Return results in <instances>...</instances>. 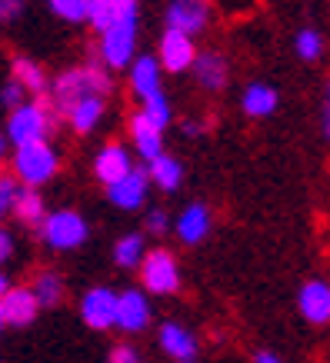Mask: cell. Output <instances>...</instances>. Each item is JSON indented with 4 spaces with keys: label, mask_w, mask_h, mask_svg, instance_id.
Segmentation results:
<instances>
[{
    "label": "cell",
    "mask_w": 330,
    "mask_h": 363,
    "mask_svg": "<svg viewBox=\"0 0 330 363\" xmlns=\"http://www.w3.org/2000/svg\"><path fill=\"white\" fill-rule=\"evenodd\" d=\"M137 44V0H114V21L100 33V60L107 70H123Z\"/></svg>",
    "instance_id": "1"
},
{
    "label": "cell",
    "mask_w": 330,
    "mask_h": 363,
    "mask_svg": "<svg viewBox=\"0 0 330 363\" xmlns=\"http://www.w3.org/2000/svg\"><path fill=\"white\" fill-rule=\"evenodd\" d=\"M114 90V80L104 67L87 64V67H74V70H64L60 77L54 80V100L60 111H67L70 104L87 97H107Z\"/></svg>",
    "instance_id": "2"
},
{
    "label": "cell",
    "mask_w": 330,
    "mask_h": 363,
    "mask_svg": "<svg viewBox=\"0 0 330 363\" xmlns=\"http://www.w3.org/2000/svg\"><path fill=\"white\" fill-rule=\"evenodd\" d=\"M57 167H60V157L50 143H27V147H17L13 150V177L21 180V187H44L47 180H54Z\"/></svg>",
    "instance_id": "3"
},
{
    "label": "cell",
    "mask_w": 330,
    "mask_h": 363,
    "mask_svg": "<svg viewBox=\"0 0 330 363\" xmlns=\"http://www.w3.org/2000/svg\"><path fill=\"white\" fill-rule=\"evenodd\" d=\"M50 111L40 100H23L21 107H13L7 117V140L13 147H27V143H44L50 137Z\"/></svg>",
    "instance_id": "4"
},
{
    "label": "cell",
    "mask_w": 330,
    "mask_h": 363,
    "mask_svg": "<svg viewBox=\"0 0 330 363\" xmlns=\"http://www.w3.org/2000/svg\"><path fill=\"white\" fill-rule=\"evenodd\" d=\"M40 233H44V243L50 250H77L80 243L87 240L90 230L77 210H54V213L44 217Z\"/></svg>",
    "instance_id": "5"
},
{
    "label": "cell",
    "mask_w": 330,
    "mask_h": 363,
    "mask_svg": "<svg viewBox=\"0 0 330 363\" xmlns=\"http://www.w3.org/2000/svg\"><path fill=\"white\" fill-rule=\"evenodd\" d=\"M141 284L147 294L167 297L180 286V267L170 250H147L141 260Z\"/></svg>",
    "instance_id": "6"
},
{
    "label": "cell",
    "mask_w": 330,
    "mask_h": 363,
    "mask_svg": "<svg viewBox=\"0 0 330 363\" xmlns=\"http://www.w3.org/2000/svg\"><path fill=\"white\" fill-rule=\"evenodd\" d=\"M80 320L90 330H110L117 323V294L110 286H90L80 297Z\"/></svg>",
    "instance_id": "7"
},
{
    "label": "cell",
    "mask_w": 330,
    "mask_h": 363,
    "mask_svg": "<svg viewBox=\"0 0 330 363\" xmlns=\"http://www.w3.org/2000/svg\"><path fill=\"white\" fill-rule=\"evenodd\" d=\"M210 21V0H170L167 4V30H180L194 37Z\"/></svg>",
    "instance_id": "8"
},
{
    "label": "cell",
    "mask_w": 330,
    "mask_h": 363,
    "mask_svg": "<svg viewBox=\"0 0 330 363\" xmlns=\"http://www.w3.org/2000/svg\"><path fill=\"white\" fill-rule=\"evenodd\" d=\"M194 60H197L194 37H187L180 30H164V37H160V60L157 64L164 70H170V74H184V70L194 67Z\"/></svg>",
    "instance_id": "9"
},
{
    "label": "cell",
    "mask_w": 330,
    "mask_h": 363,
    "mask_svg": "<svg viewBox=\"0 0 330 363\" xmlns=\"http://www.w3.org/2000/svg\"><path fill=\"white\" fill-rule=\"evenodd\" d=\"M123 333H141L150 327V303H147V294L143 290H123L117 294V323Z\"/></svg>",
    "instance_id": "10"
},
{
    "label": "cell",
    "mask_w": 330,
    "mask_h": 363,
    "mask_svg": "<svg viewBox=\"0 0 330 363\" xmlns=\"http://www.w3.org/2000/svg\"><path fill=\"white\" fill-rule=\"evenodd\" d=\"M37 310L40 303L33 300L31 286H7V294L0 297V317H4V327H27L37 320Z\"/></svg>",
    "instance_id": "11"
},
{
    "label": "cell",
    "mask_w": 330,
    "mask_h": 363,
    "mask_svg": "<svg viewBox=\"0 0 330 363\" xmlns=\"http://www.w3.org/2000/svg\"><path fill=\"white\" fill-rule=\"evenodd\" d=\"M147 190H150L147 170H137V167H133L127 177H121L117 184H110L107 197L114 207H121V210H141L143 203H147Z\"/></svg>",
    "instance_id": "12"
},
{
    "label": "cell",
    "mask_w": 330,
    "mask_h": 363,
    "mask_svg": "<svg viewBox=\"0 0 330 363\" xmlns=\"http://www.w3.org/2000/svg\"><path fill=\"white\" fill-rule=\"evenodd\" d=\"M133 170V160H131V150L123 143H107L100 147V154L94 157V177H97L104 187L117 184L121 177H127Z\"/></svg>",
    "instance_id": "13"
},
{
    "label": "cell",
    "mask_w": 330,
    "mask_h": 363,
    "mask_svg": "<svg viewBox=\"0 0 330 363\" xmlns=\"http://www.w3.org/2000/svg\"><path fill=\"white\" fill-rule=\"evenodd\" d=\"M297 307L307 323H330V284L327 280H307L297 294Z\"/></svg>",
    "instance_id": "14"
},
{
    "label": "cell",
    "mask_w": 330,
    "mask_h": 363,
    "mask_svg": "<svg viewBox=\"0 0 330 363\" xmlns=\"http://www.w3.org/2000/svg\"><path fill=\"white\" fill-rule=\"evenodd\" d=\"M131 143H133V150L150 164L154 157L164 154V130H160L157 123H150L141 111H137L131 117Z\"/></svg>",
    "instance_id": "15"
},
{
    "label": "cell",
    "mask_w": 330,
    "mask_h": 363,
    "mask_svg": "<svg viewBox=\"0 0 330 363\" xmlns=\"http://www.w3.org/2000/svg\"><path fill=\"white\" fill-rule=\"evenodd\" d=\"M160 64L157 57H137L131 60V94L137 100H150L154 94H160Z\"/></svg>",
    "instance_id": "16"
},
{
    "label": "cell",
    "mask_w": 330,
    "mask_h": 363,
    "mask_svg": "<svg viewBox=\"0 0 330 363\" xmlns=\"http://www.w3.org/2000/svg\"><path fill=\"white\" fill-rule=\"evenodd\" d=\"M194 77H197V84L204 90H210V94H217V90L227 87V77H231V70H227V60H224V54H217V50H207V54H197V60H194Z\"/></svg>",
    "instance_id": "17"
},
{
    "label": "cell",
    "mask_w": 330,
    "mask_h": 363,
    "mask_svg": "<svg viewBox=\"0 0 330 363\" xmlns=\"http://www.w3.org/2000/svg\"><path fill=\"white\" fill-rule=\"evenodd\" d=\"M210 227H214V217H210V210L204 207V203H190V207H184V213L177 217V237H180V243H187V247H194V243H200L204 237L210 233Z\"/></svg>",
    "instance_id": "18"
},
{
    "label": "cell",
    "mask_w": 330,
    "mask_h": 363,
    "mask_svg": "<svg viewBox=\"0 0 330 363\" xmlns=\"http://www.w3.org/2000/svg\"><path fill=\"white\" fill-rule=\"evenodd\" d=\"M160 350L180 363H194V357H197V337L187 327H180V323H164L160 327Z\"/></svg>",
    "instance_id": "19"
},
{
    "label": "cell",
    "mask_w": 330,
    "mask_h": 363,
    "mask_svg": "<svg viewBox=\"0 0 330 363\" xmlns=\"http://www.w3.org/2000/svg\"><path fill=\"white\" fill-rule=\"evenodd\" d=\"M104 111H107V100L104 97H87V100H77L67 107V123L74 127V133H94L97 123L104 121Z\"/></svg>",
    "instance_id": "20"
},
{
    "label": "cell",
    "mask_w": 330,
    "mask_h": 363,
    "mask_svg": "<svg viewBox=\"0 0 330 363\" xmlns=\"http://www.w3.org/2000/svg\"><path fill=\"white\" fill-rule=\"evenodd\" d=\"M147 180H150L154 187H160L164 194H174V190L180 187V180H184V167H180L177 157L160 154L147 164Z\"/></svg>",
    "instance_id": "21"
},
{
    "label": "cell",
    "mask_w": 330,
    "mask_h": 363,
    "mask_svg": "<svg viewBox=\"0 0 330 363\" xmlns=\"http://www.w3.org/2000/svg\"><path fill=\"white\" fill-rule=\"evenodd\" d=\"M11 213L21 223H27V227H40V223H44V217H47V203H44V197H40L37 190L21 187V190H17V197H13Z\"/></svg>",
    "instance_id": "22"
},
{
    "label": "cell",
    "mask_w": 330,
    "mask_h": 363,
    "mask_svg": "<svg viewBox=\"0 0 330 363\" xmlns=\"http://www.w3.org/2000/svg\"><path fill=\"white\" fill-rule=\"evenodd\" d=\"M277 90L267 87V84H251V87L243 90L241 97V107L247 117H253V121H260V117H270V113L277 111Z\"/></svg>",
    "instance_id": "23"
},
{
    "label": "cell",
    "mask_w": 330,
    "mask_h": 363,
    "mask_svg": "<svg viewBox=\"0 0 330 363\" xmlns=\"http://www.w3.org/2000/svg\"><path fill=\"white\" fill-rule=\"evenodd\" d=\"M11 74H13V84H21L23 94H33V97H40L47 94V74L40 70V64H33L31 57H13L11 64Z\"/></svg>",
    "instance_id": "24"
},
{
    "label": "cell",
    "mask_w": 330,
    "mask_h": 363,
    "mask_svg": "<svg viewBox=\"0 0 330 363\" xmlns=\"http://www.w3.org/2000/svg\"><path fill=\"white\" fill-rule=\"evenodd\" d=\"M31 294L40 307H57L60 297H64V280H60V274H54V270H40V274L33 277Z\"/></svg>",
    "instance_id": "25"
},
{
    "label": "cell",
    "mask_w": 330,
    "mask_h": 363,
    "mask_svg": "<svg viewBox=\"0 0 330 363\" xmlns=\"http://www.w3.org/2000/svg\"><path fill=\"white\" fill-rule=\"evenodd\" d=\"M143 253H147V247H143L141 233H127V237H121V240L114 243V260H117V267H123V270L141 267Z\"/></svg>",
    "instance_id": "26"
},
{
    "label": "cell",
    "mask_w": 330,
    "mask_h": 363,
    "mask_svg": "<svg viewBox=\"0 0 330 363\" xmlns=\"http://www.w3.org/2000/svg\"><path fill=\"white\" fill-rule=\"evenodd\" d=\"M294 50H297L300 60L314 64V60H320V54H324V37H320L314 27H304V30L294 37Z\"/></svg>",
    "instance_id": "27"
},
{
    "label": "cell",
    "mask_w": 330,
    "mask_h": 363,
    "mask_svg": "<svg viewBox=\"0 0 330 363\" xmlns=\"http://www.w3.org/2000/svg\"><path fill=\"white\" fill-rule=\"evenodd\" d=\"M47 7L67 23L87 21V0H47Z\"/></svg>",
    "instance_id": "28"
},
{
    "label": "cell",
    "mask_w": 330,
    "mask_h": 363,
    "mask_svg": "<svg viewBox=\"0 0 330 363\" xmlns=\"http://www.w3.org/2000/svg\"><path fill=\"white\" fill-rule=\"evenodd\" d=\"M141 113H143V117H147V121H150V123H157V127L164 130L167 123H170V104H167L164 90H160V94H154V97H150V100H143Z\"/></svg>",
    "instance_id": "29"
},
{
    "label": "cell",
    "mask_w": 330,
    "mask_h": 363,
    "mask_svg": "<svg viewBox=\"0 0 330 363\" xmlns=\"http://www.w3.org/2000/svg\"><path fill=\"white\" fill-rule=\"evenodd\" d=\"M87 21L94 23L97 33H104L107 23L114 21V0H87Z\"/></svg>",
    "instance_id": "30"
},
{
    "label": "cell",
    "mask_w": 330,
    "mask_h": 363,
    "mask_svg": "<svg viewBox=\"0 0 330 363\" xmlns=\"http://www.w3.org/2000/svg\"><path fill=\"white\" fill-rule=\"evenodd\" d=\"M17 190H21V184H17L13 177H0V217H4V213H11Z\"/></svg>",
    "instance_id": "31"
},
{
    "label": "cell",
    "mask_w": 330,
    "mask_h": 363,
    "mask_svg": "<svg viewBox=\"0 0 330 363\" xmlns=\"http://www.w3.org/2000/svg\"><path fill=\"white\" fill-rule=\"evenodd\" d=\"M143 227L160 237V233H167V227H170V217H167L160 207H154V210H147V217H143Z\"/></svg>",
    "instance_id": "32"
},
{
    "label": "cell",
    "mask_w": 330,
    "mask_h": 363,
    "mask_svg": "<svg viewBox=\"0 0 330 363\" xmlns=\"http://www.w3.org/2000/svg\"><path fill=\"white\" fill-rule=\"evenodd\" d=\"M0 104H7L11 111H13V107H21V104H23V87H21V84H13V80H11L7 87L0 90Z\"/></svg>",
    "instance_id": "33"
},
{
    "label": "cell",
    "mask_w": 330,
    "mask_h": 363,
    "mask_svg": "<svg viewBox=\"0 0 330 363\" xmlns=\"http://www.w3.org/2000/svg\"><path fill=\"white\" fill-rule=\"evenodd\" d=\"M110 363H141V357H137L133 347L121 343V347H114V350H110Z\"/></svg>",
    "instance_id": "34"
},
{
    "label": "cell",
    "mask_w": 330,
    "mask_h": 363,
    "mask_svg": "<svg viewBox=\"0 0 330 363\" xmlns=\"http://www.w3.org/2000/svg\"><path fill=\"white\" fill-rule=\"evenodd\" d=\"M320 127H324V137L330 140V84L324 90V107H320Z\"/></svg>",
    "instance_id": "35"
},
{
    "label": "cell",
    "mask_w": 330,
    "mask_h": 363,
    "mask_svg": "<svg viewBox=\"0 0 330 363\" xmlns=\"http://www.w3.org/2000/svg\"><path fill=\"white\" fill-rule=\"evenodd\" d=\"M21 13V0H0V21L7 23Z\"/></svg>",
    "instance_id": "36"
},
{
    "label": "cell",
    "mask_w": 330,
    "mask_h": 363,
    "mask_svg": "<svg viewBox=\"0 0 330 363\" xmlns=\"http://www.w3.org/2000/svg\"><path fill=\"white\" fill-rule=\"evenodd\" d=\"M13 257V237L7 230H0V264H7Z\"/></svg>",
    "instance_id": "37"
},
{
    "label": "cell",
    "mask_w": 330,
    "mask_h": 363,
    "mask_svg": "<svg viewBox=\"0 0 330 363\" xmlns=\"http://www.w3.org/2000/svg\"><path fill=\"white\" fill-rule=\"evenodd\" d=\"M253 363H280V357H277V353H270V350H260L257 357H253Z\"/></svg>",
    "instance_id": "38"
},
{
    "label": "cell",
    "mask_w": 330,
    "mask_h": 363,
    "mask_svg": "<svg viewBox=\"0 0 330 363\" xmlns=\"http://www.w3.org/2000/svg\"><path fill=\"white\" fill-rule=\"evenodd\" d=\"M200 130H204V127H200V121H187V123H184V133H187V137H200Z\"/></svg>",
    "instance_id": "39"
},
{
    "label": "cell",
    "mask_w": 330,
    "mask_h": 363,
    "mask_svg": "<svg viewBox=\"0 0 330 363\" xmlns=\"http://www.w3.org/2000/svg\"><path fill=\"white\" fill-rule=\"evenodd\" d=\"M7 154V137H4V133H0V157Z\"/></svg>",
    "instance_id": "40"
},
{
    "label": "cell",
    "mask_w": 330,
    "mask_h": 363,
    "mask_svg": "<svg viewBox=\"0 0 330 363\" xmlns=\"http://www.w3.org/2000/svg\"><path fill=\"white\" fill-rule=\"evenodd\" d=\"M4 294H7V277L0 274V297H4Z\"/></svg>",
    "instance_id": "41"
},
{
    "label": "cell",
    "mask_w": 330,
    "mask_h": 363,
    "mask_svg": "<svg viewBox=\"0 0 330 363\" xmlns=\"http://www.w3.org/2000/svg\"><path fill=\"white\" fill-rule=\"evenodd\" d=\"M0 330H4V317H0Z\"/></svg>",
    "instance_id": "42"
}]
</instances>
